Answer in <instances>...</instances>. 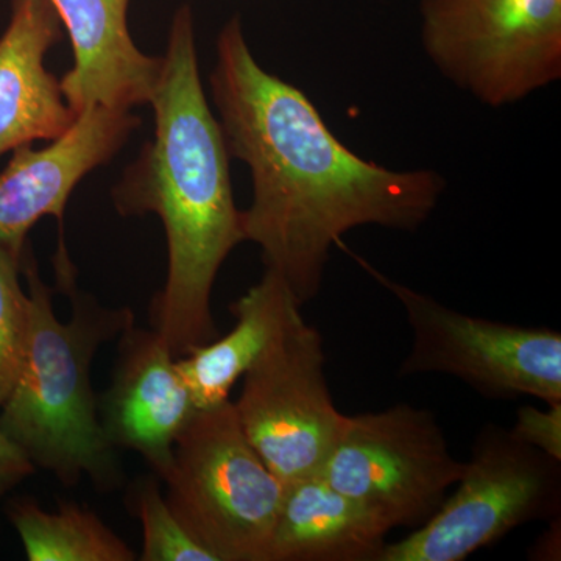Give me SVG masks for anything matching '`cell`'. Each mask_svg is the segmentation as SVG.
Wrapping results in <instances>:
<instances>
[{
    "instance_id": "obj_1",
    "label": "cell",
    "mask_w": 561,
    "mask_h": 561,
    "mask_svg": "<svg viewBox=\"0 0 561 561\" xmlns=\"http://www.w3.org/2000/svg\"><path fill=\"white\" fill-rule=\"evenodd\" d=\"M209 84L228 153L251 172L245 242L301 306L319 295L343 234L364 225L419 230L440 201L438 173L391 171L343 146L298 88L256 61L239 16L217 38Z\"/></svg>"
},
{
    "instance_id": "obj_2",
    "label": "cell",
    "mask_w": 561,
    "mask_h": 561,
    "mask_svg": "<svg viewBox=\"0 0 561 561\" xmlns=\"http://www.w3.org/2000/svg\"><path fill=\"white\" fill-rule=\"evenodd\" d=\"M153 138L111 191L122 217L154 214L168 242V276L151 301V327L176 357L219 337L210 311L224 262L245 242L232 195L230 153L198 70L194 13L173 16L151 95Z\"/></svg>"
},
{
    "instance_id": "obj_3",
    "label": "cell",
    "mask_w": 561,
    "mask_h": 561,
    "mask_svg": "<svg viewBox=\"0 0 561 561\" xmlns=\"http://www.w3.org/2000/svg\"><path fill=\"white\" fill-rule=\"evenodd\" d=\"M22 275L28 284L31 321L24 359L0 426L36 470L50 472L62 486L84 478L98 489L121 485L122 468L99 416L91 373L95 354L136 323L130 306H103L79 287L66 291L68 321L58 319L50 286L41 278L31 245Z\"/></svg>"
},
{
    "instance_id": "obj_4",
    "label": "cell",
    "mask_w": 561,
    "mask_h": 561,
    "mask_svg": "<svg viewBox=\"0 0 561 561\" xmlns=\"http://www.w3.org/2000/svg\"><path fill=\"white\" fill-rule=\"evenodd\" d=\"M161 482L184 529L217 561H267L284 483L247 438L234 402L192 413Z\"/></svg>"
},
{
    "instance_id": "obj_5",
    "label": "cell",
    "mask_w": 561,
    "mask_h": 561,
    "mask_svg": "<svg viewBox=\"0 0 561 561\" xmlns=\"http://www.w3.org/2000/svg\"><path fill=\"white\" fill-rule=\"evenodd\" d=\"M420 13L427 57L485 105L561 77V0H420Z\"/></svg>"
},
{
    "instance_id": "obj_6",
    "label": "cell",
    "mask_w": 561,
    "mask_h": 561,
    "mask_svg": "<svg viewBox=\"0 0 561 561\" xmlns=\"http://www.w3.org/2000/svg\"><path fill=\"white\" fill-rule=\"evenodd\" d=\"M561 461L511 430L479 431L470 461L438 511L376 561H460L524 524L559 518Z\"/></svg>"
},
{
    "instance_id": "obj_7",
    "label": "cell",
    "mask_w": 561,
    "mask_h": 561,
    "mask_svg": "<svg viewBox=\"0 0 561 561\" xmlns=\"http://www.w3.org/2000/svg\"><path fill=\"white\" fill-rule=\"evenodd\" d=\"M356 260L400 301L408 317L412 348L402 362L401 376L448 375L483 397H534L546 404L561 401L559 331L454 311Z\"/></svg>"
},
{
    "instance_id": "obj_8",
    "label": "cell",
    "mask_w": 561,
    "mask_h": 561,
    "mask_svg": "<svg viewBox=\"0 0 561 561\" xmlns=\"http://www.w3.org/2000/svg\"><path fill=\"white\" fill-rule=\"evenodd\" d=\"M463 468L434 413L402 402L348 415L319 476L391 529H416L438 511Z\"/></svg>"
},
{
    "instance_id": "obj_9",
    "label": "cell",
    "mask_w": 561,
    "mask_h": 561,
    "mask_svg": "<svg viewBox=\"0 0 561 561\" xmlns=\"http://www.w3.org/2000/svg\"><path fill=\"white\" fill-rule=\"evenodd\" d=\"M242 378L236 413L273 474L283 483L319 476L348 419L332 401L320 331L301 316Z\"/></svg>"
},
{
    "instance_id": "obj_10",
    "label": "cell",
    "mask_w": 561,
    "mask_h": 561,
    "mask_svg": "<svg viewBox=\"0 0 561 561\" xmlns=\"http://www.w3.org/2000/svg\"><path fill=\"white\" fill-rule=\"evenodd\" d=\"M139 125L131 111L92 106L49 146L13 150L9 164L0 172V245L24 254L32 228L44 217H55L60 227L57 276L72 275L76 268L62 241V219L70 195L88 173L117 154Z\"/></svg>"
},
{
    "instance_id": "obj_11",
    "label": "cell",
    "mask_w": 561,
    "mask_h": 561,
    "mask_svg": "<svg viewBox=\"0 0 561 561\" xmlns=\"http://www.w3.org/2000/svg\"><path fill=\"white\" fill-rule=\"evenodd\" d=\"M117 343L113 378L99 401L102 427L113 448L139 454L162 481L176 437L197 408L175 354L153 328L135 323Z\"/></svg>"
},
{
    "instance_id": "obj_12",
    "label": "cell",
    "mask_w": 561,
    "mask_h": 561,
    "mask_svg": "<svg viewBox=\"0 0 561 561\" xmlns=\"http://www.w3.org/2000/svg\"><path fill=\"white\" fill-rule=\"evenodd\" d=\"M68 31L73 66L60 80L79 116L92 106L131 111L149 105L162 57L140 51L128 31L130 0H49Z\"/></svg>"
},
{
    "instance_id": "obj_13",
    "label": "cell",
    "mask_w": 561,
    "mask_h": 561,
    "mask_svg": "<svg viewBox=\"0 0 561 561\" xmlns=\"http://www.w3.org/2000/svg\"><path fill=\"white\" fill-rule=\"evenodd\" d=\"M61 28L49 0H11L10 22L0 36V157L36 140L61 138L79 117L60 80L46 69Z\"/></svg>"
},
{
    "instance_id": "obj_14",
    "label": "cell",
    "mask_w": 561,
    "mask_h": 561,
    "mask_svg": "<svg viewBox=\"0 0 561 561\" xmlns=\"http://www.w3.org/2000/svg\"><path fill=\"white\" fill-rule=\"evenodd\" d=\"M393 530L321 476L284 483L267 561H376Z\"/></svg>"
},
{
    "instance_id": "obj_15",
    "label": "cell",
    "mask_w": 561,
    "mask_h": 561,
    "mask_svg": "<svg viewBox=\"0 0 561 561\" xmlns=\"http://www.w3.org/2000/svg\"><path fill=\"white\" fill-rule=\"evenodd\" d=\"M230 312L236 324L227 335L176 357V367L197 409L230 400L234 383L295 320L300 319L301 305L286 280L265 271L260 283L232 302Z\"/></svg>"
},
{
    "instance_id": "obj_16",
    "label": "cell",
    "mask_w": 561,
    "mask_h": 561,
    "mask_svg": "<svg viewBox=\"0 0 561 561\" xmlns=\"http://www.w3.org/2000/svg\"><path fill=\"white\" fill-rule=\"evenodd\" d=\"M7 516L31 561H133L136 552L90 508L62 502L55 512L32 497L11 500Z\"/></svg>"
},
{
    "instance_id": "obj_17",
    "label": "cell",
    "mask_w": 561,
    "mask_h": 561,
    "mask_svg": "<svg viewBox=\"0 0 561 561\" xmlns=\"http://www.w3.org/2000/svg\"><path fill=\"white\" fill-rule=\"evenodd\" d=\"M127 507L142 527V561H217L176 518L157 474L142 476L127 491Z\"/></svg>"
},
{
    "instance_id": "obj_18",
    "label": "cell",
    "mask_w": 561,
    "mask_h": 561,
    "mask_svg": "<svg viewBox=\"0 0 561 561\" xmlns=\"http://www.w3.org/2000/svg\"><path fill=\"white\" fill-rule=\"evenodd\" d=\"M24 254L0 245V408L20 375L27 343L31 297L21 283Z\"/></svg>"
},
{
    "instance_id": "obj_19",
    "label": "cell",
    "mask_w": 561,
    "mask_h": 561,
    "mask_svg": "<svg viewBox=\"0 0 561 561\" xmlns=\"http://www.w3.org/2000/svg\"><path fill=\"white\" fill-rule=\"evenodd\" d=\"M511 432L518 440L561 461V401L551 402L545 411L534 405L518 409Z\"/></svg>"
},
{
    "instance_id": "obj_20",
    "label": "cell",
    "mask_w": 561,
    "mask_h": 561,
    "mask_svg": "<svg viewBox=\"0 0 561 561\" xmlns=\"http://www.w3.org/2000/svg\"><path fill=\"white\" fill-rule=\"evenodd\" d=\"M36 468L24 453L10 440L0 426V507L7 494L35 474Z\"/></svg>"
}]
</instances>
